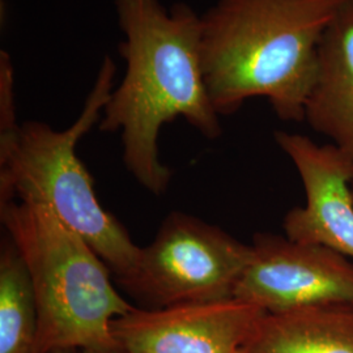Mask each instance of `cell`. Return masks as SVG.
Masks as SVG:
<instances>
[{"mask_svg":"<svg viewBox=\"0 0 353 353\" xmlns=\"http://www.w3.org/2000/svg\"><path fill=\"white\" fill-rule=\"evenodd\" d=\"M241 353H353V305L265 313Z\"/></svg>","mask_w":353,"mask_h":353,"instance_id":"cell-10","label":"cell"},{"mask_svg":"<svg viewBox=\"0 0 353 353\" xmlns=\"http://www.w3.org/2000/svg\"><path fill=\"white\" fill-rule=\"evenodd\" d=\"M117 65L105 57L75 122L64 130L37 121L0 131V203L49 207L88 242L117 281L126 278L139 255L122 223L99 201L94 182L80 160L79 141L100 123L114 89Z\"/></svg>","mask_w":353,"mask_h":353,"instance_id":"cell-3","label":"cell"},{"mask_svg":"<svg viewBox=\"0 0 353 353\" xmlns=\"http://www.w3.org/2000/svg\"><path fill=\"white\" fill-rule=\"evenodd\" d=\"M115 11L125 36L119 54L126 72L99 128L121 134L127 170L161 195L172 178L159 154L161 128L183 118L207 139L221 135L203 75L201 16L186 3L166 8L160 0H115Z\"/></svg>","mask_w":353,"mask_h":353,"instance_id":"cell-1","label":"cell"},{"mask_svg":"<svg viewBox=\"0 0 353 353\" xmlns=\"http://www.w3.org/2000/svg\"><path fill=\"white\" fill-rule=\"evenodd\" d=\"M275 141L301 178L306 202L285 214L283 228L292 241L316 243L353 261V161L335 145L287 131Z\"/></svg>","mask_w":353,"mask_h":353,"instance_id":"cell-8","label":"cell"},{"mask_svg":"<svg viewBox=\"0 0 353 353\" xmlns=\"http://www.w3.org/2000/svg\"><path fill=\"white\" fill-rule=\"evenodd\" d=\"M19 125L16 117L14 75L11 59L6 51L0 52V131Z\"/></svg>","mask_w":353,"mask_h":353,"instance_id":"cell-12","label":"cell"},{"mask_svg":"<svg viewBox=\"0 0 353 353\" xmlns=\"http://www.w3.org/2000/svg\"><path fill=\"white\" fill-rule=\"evenodd\" d=\"M0 217L34 290L36 353L118 350L112 323L135 306L100 255L46 205L0 203Z\"/></svg>","mask_w":353,"mask_h":353,"instance_id":"cell-4","label":"cell"},{"mask_svg":"<svg viewBox=\"0 0 353 353\" xmlns=\"http://www.w3.org/2000/svg\"><path fill=\"white\" fill-rule=\"evenodd\" d=\"M37 325L29 272L7 237L0 252V353H36Z\"/></svg>","mask_w":353,"mask_h":353,"instance_id":"cell-11","label":"cell"},{"mask_svg":"<svg viewBox=\"0 0 353 353\" xmlns=\"http://www.w3.org/2000/svg\"><path fill=\"white\" fill-rule=\"evenodd\" d=\"M351 190H352V195H353V178H352V182H351Z\"/></svg>","mask_w":353,"mask_h":353,"instance_id":"cell-15","label":"cell"},{"mask_svg":"<svg viewBox=\"0 0 353 353\" xmlns=\"http://www.w3.org/2000/svg\"><path fill=\"white\" fill-rule=\"evenodd\" d=\"M252 258V243L174 211L118 284L144 309L220 301L234 297Z\"/></svg>","mask_w":353,"mask_h":353,"instance_id":"cell-5","label":"cell"},{"mask_svg":"<svg viewBox=\"0 0 353 353\" xmlns=\"http://www.w3.org/2000/svg\"><path fill=\"white\" fill-rule=\"evenodd\" d=\"M76 353H123L119 350H85Z\"/></svg>","mask_w":353,"mask_h":353,"instance_id":"cell-13","label":"cell"},{"mask_svg":"<svg viewBox=\"0 0 353 353\" xmlns=\"http://www.w3.org/2000/svg\"><path fill=\"white\" fill-rule=\"evenodd\" d=\"M265 313L237 297L160 309L135 306L114 319L112 332L123 353H241Z\"/></svg>","mask_w":353,"mask_h":353,"instance_id":"cell-7","label":"cell"},{"mask_svg":"<svg viewBox=\"0 0 353 353\" xmlns=\"http://www.w3.org/2000/svg\"><path fill=\"white\" fill-rule=\"evenodd\" d=\"M252 248V262L234 297L265 313L325 303L353 305V261L341 252L274 233H256Z\"/></svg>","mask_w":353,"mask_h":353,"instance_id":"cell-6","label":"cell"},{"mask_svg":"<svg viewBox=\"0 0 353 353\" xmlns=\"http://www.w3.org/2000/svg\"><path fill=\"white\" fill-rule=\"evenodd\" d=\"M305 121L353 161V0H345L319 43Z\"/></svg>","mask_w":353,"mask_h":353,"instance_id":"cell-9","label":"cell"},{"mask_svg":"<svg viewBox=\"0 0 353 353\" xmlns=\"http://www.w3.org/2000/svg\"><path fill=\"white\" fill-rule=\"evenodd\" d=\"M54 353H76L74 351H59V352H54Z\"/></svg>","mask_w":353,"mask_h":353,"instance_id":"cell-14","label":"cell"},{"mask_svg":"<svg viewBox=\"0 0 353 353\" xmlns=\"http://www.w3.org/2000/svg\"><path fill=\"white\" fill-rule=\"evenodd\" d=\"M345 0H216L201 16V55L216 113L263 97L303 122L325 30Z\"/></svg>","mask_w":353,"mask_h":353,"instance_id":"cell-2","label":"cell"}]
</instances>
